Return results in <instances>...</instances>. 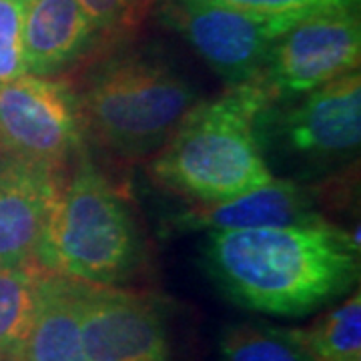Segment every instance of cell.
I'll return each instance as SVG.
<instances>
[{"label": "cell", "mask_w": 361, "mask_h": 361, "mask_svg": "<svg viewBox=\"0 0 361 361\" xmlns=\"http://www.w3.org/2000/svg\"><path fill=\"white\" fill-rule=\"evenodd\" d=\"M99 32V39L113 40L129 37L139 28L155 0H77Z\"/></svg>", "instance_id": "cell-17"}, {"label": "cell", "mask_w": 361, "mask_h": 361, "mask_svg": "<svg viewBox=\"0 0 361 361\" xmlns=\"http://www.w3.org/2000/svg\"><path fill=\"white\" fill-rule=\"evenodd\" d=\"M361 23L357 8L307 14L271 47L255 82L271 104L295 101L360 68Z\"/></svg>", "instance_id": "cell-6"}, {"label": "cell", "mask_w": 361, "mask_h": 361, "mask_svg": "<svg viewBox=\"0 0 361 361\" xmlns=\"http://www.w3.org/2000/svg\"><path fill=\"white\" fill-rule=\"evenodd\" d=\"M8 361H90L78 329L75 281L42 277L32 319Z\"/></svg>", "instance_id": "cell-13"}, {"label": "cell", "mask_w": 361, "mask_h": 361, "mask_svg": "<svg viewBox=\"0 0 361 361\" xmlns=\"http://www.w3.org/2000/svg\"><path fill=\"white\" fill-rule=\"evenodd\" d=\"M82 137L77 94L65 80L26 73L0 85V159L68 167Z\"/></svg>", "instance_id": "cell-8"}, {"label": "cell", "mask_w": 361, "mask_h": 361, "mask_svg": "<svg viewBox=\"0 0 361 361\" xmlns=\"http://www.w3.org/2000/svg\"><path fill=\"white\" fill-rule=\"evenodd\" d=\"M163 16L215 75L237 87L257 77L275 40L307 14H259L207 0H163Z\"/></svg>", "instance_id": "cell-7"}, {"label": "cell", "mask_w": 361, "mask_h": 361, "mask_svg": "<svg viewBox=\"0 0 361 361\" xmlns=\"http://www.w3.org/2000/svg\"><path fill=\"white\" fill-rule=\"evenodd\" d=\"M303 339L313 361H361L360 291L303 329Z\"/></svg>", "instance_id": "cell-16"}, {"label": "cell", "mask_w": 361, "mask_h": 361, "mask_svg": "<svg viewBox=\"0 0 361 361\" xmlns=\"http://www.w3.org/2000/svg\"><path fill=\"white\" fill-rule=\"evenodd\" d=\"M66 169L0 159V269L32 263Z\"/></svg>", "instance_id": "cell-10"}, {"label": "cell", "mask_w": 361, "mask_h": 361, "mask_svg": "<svg viewBox=\"0 0 361 361\" xmlns=\"http://www.w3.org/2000/svg\"><path fill=\"white\" fill-rule=\"evenodd\" d=\"M99 40L77 0H25L23 51L28 75L54 78L94 51Z\"/></svg>", "instance_id": "cell-12"}, {"label": "cell", "mask_w": 361, "mask_h": 361, "mask_svg": "<svg viewBox=\"0 0 361 361\" xmlns=\"http://www.w3.org/2000/svg\"><path fill=\"white\" fill-rule=\"evenodd\" d=\"M145 257L127 201L85 151L54 197L32 257L42 273L78 283L123 285Z\"/></svg>", "instance_id": "cell-3"}, {"label": "cell", "mask_w": 361, "mask_h": 361, "mask_svg": "<svg viewBox=\"0 0 361 361\" xmlns=\"http://www.w3.org/2000/svg\"><path fill=\"white\" fill-rule=\"evenodd\" d=\"M317 195L310 185L275 177L269 183L217 203H193L171 219L173 231H239L313 219Z\"/></svg>", "instance_id": "cell-11"}, {"label": "cell", "mask_w": 361, "mask_h": 361, "mask_svg": "<svg viewBox=\"0 0 361 361\" xmlns=\"http://www.w3.org/2000/svg\"><path fill=\"white\" fill-rule=\"evenodd\" d=\"M75 94L85 137L121 159L159 153L199 103L187 78L149 56L109 61Z\"/></svg>", "instance_id": "cell-4"}, {"label": "cell", "mask_w": 361, "mask_h": 361, "mask_svg": "<svg viewBox=\"0 0 361 361\" xmlns=\"http://www.w3.org/2000/svg\"><path fill=\"white\" fill-rule=\"evenodd\" d=\"M44 275L32 263L0 269V361H8L25 336Z\"/></svg>", "instance_id": "cell-15"}, {"label": "cell", "mask_w": 361, "mask_h": 361, "mask_svg": "<svg viewBox=\"0 0 361 361\" xmlns=\"http://www.w3.org/2000/svg\"><path fill=\"white\" fill-rule=\"evenodd\" d=\"M271 106L255 82L195 104L149 163L159 187L193 203H217L275 179L259 145L257 118Z\"/></svg>", "instance_id": "cell-2"}, {"label": "cell", "mask_w": 361, "mask_h": 361, "mask_svg": "<svg viewBox=\"0 0 361 361\" xmlns=\"http://www.w3.org/2000/svg\"><path fill=\"white\" fill-rule=\"evenodd\" d=\"M23 20L25 0H0V85L26 75Z\"/></svg>", "instance_id": "cell-18"}, {"label": "cell", "mask_w": 361, "mask_h": 361, "mask_svg": "<svg viewBox=\"0 0 361 361\" xmlns=\"http://www.w3.org/2000/svg\"><path fill=\"white\" fill-rule=\"evenodd\" d=\"M80 339L90 361H171L157 299L123 285L75 281Z\"/></svg>", "instance_id": "cell-9"}, {"label": "cell", "mask_w": 361, "mask_h": 361, "mask_svg": "<svg viewBox=\"0 0 361 361\" xmlns=\"http://www.w3.org/2000/svg\"><path fill=\"white\" fill-rule=\"evenodd\" d=\"M207 2L259 14H313L360 6V0H207Z\"/></svg>", "instance_id": "cell-19"}, {"label": "cell", "mask_w": 361, "mask_h": 361, "mask_svg": "<svg viewBox=\"0 0 361 361\" xmlns=\"http://www.w3.org/2000/svg\"><path fill=\"white\" fill-rule=\"evenodd\" d=\"M357 231L317 215L279 227L207 233L203 257L209 277L235 305L275 317H303L357 281Z\"/></svg>", "instance_id": "cell-1"}, {"label": "cell", "mask_w": 361, "mask_h": 361, "mask_svg": "<svg viewBox=\"0 0 361 361\" xmlns=\"http://www.w3.org/2000/svg\"><path fill=\"white\" fill-rule=\"evenodd\" d=\"M261 149H275L301 169L325 171L353 161L361 142V77L348 73L295 101L271 104L257 118Z\"/></svg>", "instance_id": "cell-5"}, {"label": "cell", "mask_w": 361, "mask_h": 361, "mask_svg": "<svg viewBox=\"0 0 361 361\" xmlns=\"http://www.w3.org/2000/svg\"><path fill=\"white\" fill-rule=\"evenodd\" d=\"M221 361H313L303 329L271 323L239 322L223 329Z\"/></svg>", "instance_id": "cell-14"}]
</instances>
